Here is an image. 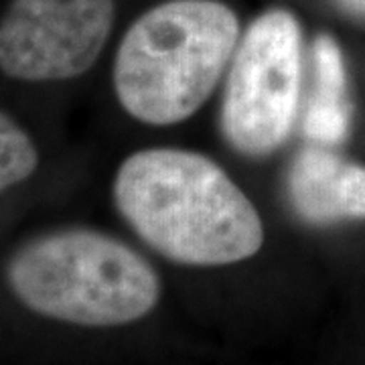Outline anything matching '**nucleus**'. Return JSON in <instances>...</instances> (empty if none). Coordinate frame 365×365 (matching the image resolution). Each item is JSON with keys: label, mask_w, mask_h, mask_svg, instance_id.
<instances>
[{"label": "nucleus", "mask_w": 365, "mask_h": 365, "mask_svg": "<svg viewBox=\"0 0 365 365\" xmlns=\"http://www.w3.org/2000/svg\"><path fill=\"white\" fill-rule=\"evenodd\" d=\"M114 201L158 254L187 266H225L264 244L260 213L211 158L181 148H146L126 158Z\"/></svg>", "instance_id": "f257e3e1"}, {"label": "nucleus", "mask_w": 365, "mask_h": 365, "mask_svg": "<svg viewBox=\"0 0 365 365\" xmlns=\"http://www.w3.org/2000/svg\"><path fill=\"white\" fill-rule=\"evenodd\" d=\"M240 43V21L220 0H169L128 29L114 90L138 122L170 126L207 102Z\"/></svg>", "instance_id": "f03ea898"}, {"label": "nucleus", "mask_w": 365, "mask_h": 365, "mask_svg": "<svg viewBox=\"0 0 365 365\" xmlns=\"http://www.w3.org/2000/svg\"><path fill=\"white\" fill-rule=\"evenodd\" d=\"M9 282L31 311L86 327L132 323L160 294L157 272L140 254L91 230L29 242L9 264Z\"/></svg>", "instance_id": "7ed1b4c3"}, {"label": "nucleus", "mask_w": 365, "mask_h": 365, "mask_svg": "<svg viewBox=\"0 0 365 365\" xmlns=\"http://www.w3.org/2000/svg\"><path fill=\"white\" fill-rule=\"evenodd\" d=\"M302 33L284 9L260 14L235 47L222 126L235 150L270 155L287 143L299 110Z\"/></svg>", "instance_id": "20e7f679"}, {"label": "nucleus", "mask_w": 365, "mask_h": 365, "mask_svg": "<svg viewBox=\"0 0 365 365\" xmlns=\"http://www.w3.org/2000/svg\"><path fill=\"white\" fill-rule=\"evenodd\" d=\"M114 0H13L0 21V71L21 81L86 73L104 51Z\"/></svg>", "instance_id": "39448f33"}, {"label": "nucleus", "mask_w": 365, "mask_h": 365, "mask_svg": "<svg viewBox=\"0 0 365 365\" xmlns=\"http://www.w3.org/2000/svg\"><path fill=\"white\" fill-rule=\"evenodd\" d=\"M292 205L311 223L365 220V167L304 148L290 169Z\"/></svg>", "instance_id": "423d86ee"}, {"label": "nucleus", "mask_w": 365, "mask_h": 365, "mask_svg": "<svg viewBox=\"0 0 365 365\" xmlns=\"http://www.w3.org/2000/svg\"><path fill=\"white\" fill-rule=\"evenodd\" d=\"M314 90L304 116V132L317 143H341L349 130L345 66L337 43L321 35L313 43Z\"/></svg>", "instance_id": "0eeeda50"}, {"label": "nucleus", "mask_w": 365, "mask_h": 365, "mask_svg": "<svg viewBox=\"0 0 365 365\" xmlns=\"http://www.w3.org/2000/svg\"><path fill=\"white\" fill-rule=\"evenodd\" d=\"M37 165L39 155L31 136L0 110V193L29 179Z\"/></svg>", "instance_id": "6e6552de"}, {"label": "nucleus", "mask_w": 365, "mask_h": 365, "mask_svg": "<svg viewBox=\"0 0 365 365\" xmlns=\"http://www.w3.org/2000/svg\"><path fill=\"white\" fill-rule=\"evenodd\" d=\"M337 4L347 13L365 16V0H337Z\"/></svg>", "instance_id": "1a4fd4ad"}]
</instances>
